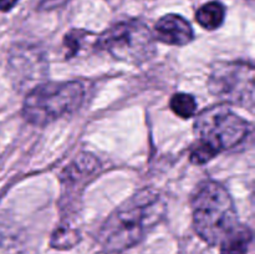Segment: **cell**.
<instances>
[{"label":"cell","instance_id":"cell-1","mask_svg":"<svg viewBox=\"0 0 255 254\" xmlns=\"http://www.w3.org/2000/svg\"><path fill=\"white\" fill-rule=\"evenodd\" d=\"M166 201L152 188L136 192L109 216L99 232V243L107 253H120L138 244L163 219Z\"/></svg>","mask_w":255,"mask_h":254},{"label":"cell","instance_id":"cell-2","mask_svg":"<svg viewBox=\"0 0 255 254\" xmlns=\"http://www.w3.org/2000/svg\"><path fill=\"white\" fill-rule=\"evenodd\" d=\"M251 131L248 121L234 114L229 107L219 106L203 110L194 122L198 141L191 152V162L204 164L221 152L238 146Z\"/></svg>","mask_w":255,"mask_h":254},{"label":"cell","instance_id":"cell-3","mask_svg":"<svg viewBox=\"0 0 255 254\" xmlns=\"http://www.w3.org/2000/svg\"><path fill=\"white\" fill-rule=\"evenodd\" d=\"M192 211L194 231L211 246H219L241 224L232 196L216 181L199 184L192 198Z\"/></svg>","mask_w":255,"mask_h":254},{"label":"cell","instance_id":"cell-4","mask_svg":"<svg viewBox=\"0 0 255 254\" xmlns=\"http://www.w3.org/2000/svg\"><path fill=\"white\" fill-rule=\"evenodd\" d=\"M85 99L80 81L47 82L32 89L22 105V115L29 124L46 126L60 117L76 111Z\"/></svg>","mask_w":255,"mask_h":254},{"label":"cell","instance_id":"cell-5","mask_svg":"<svg viewBox=\"0 0 255 254\" xmlns=\"http://www.w3.org/2000/svg\"><path fill=\"white\" fill-rule=\"evenodd\" d=\"M97 46L115 59L131 64H141L156 52L153 32L138 20L116 22L102 32Z\"/></svg>","mask_w":255,"mask_h":254},{"label":"cell","instance_id":"cell-6","mask_svg":"<svg viewBox=\"0 0 255 254\" xmlns=\"http://www.w3.org/2000/svg\"><path fill=\"white\" fill-rule=\"evenodd\" d=\"M213 96L252 110L254 106V67L247 61H223L214 65L208 81Z\"/></svg>","mask_w":255,"mask_h":254},{"label":"cell","instance_id":"cell-7","mask_svg":"<svg viewBox=\"0 0 255 254\" xmlns=\"http://www.w3.org/2000/svg\"><path fill=\"white\" fill-rule=\"evenodd\" d=\"M154 39L172 46H184L193 41L194 31L192 25L183 16L167 14L154 25Z\"/></svg>","mask_w":255,"mask_h":254},{"label":"cell","instance_id":"cell-8","mask_svg":"<svg viewBox=\"0 0 255 254\" xmlns=\"http://www.w3.org/2000/svg\"><path fill=\"white\" fill-rule=\"evenodd\" d=\"M253 241V233L247 226L239 224L219 244L221 254H247Z\"/></svg>","mask_w":255,"mask_h":254},{"label":"cell","instance_id":"cell-9","mask_svg":"<svg viewBox=\"0 0 255 254\" xmlns=\"http://www.w3.org/2000/svg\"><path fill=\"white\" fill-rule=\"evenodd\" d=\"M226 17V6L218 0L202 5L196 12V20L207 30H216L222 26Z\"/></svg>","mask_w":255,"mask_h":254},{"label":"cell","instance_id":"cell-10","mask_svg":"<svg viewBox=\"0 0 255 254\" xmlns=\"http://www.w3.org/2000/svg\"><path fill=\"white\" fill-rule=\"evenodd\" d=\"M171 110L181 119H191L197 110V101L192 95L178 92L172 96L169 102Z\"/></svg>","mask_w":255,"mask_h":254},{"label":"cell","instance_id":"cell-11","mask_svg":"<svg viewBox=\"0 0 255 254\" xmlns=\"http://www.w3.org/2000/svg\"><path fill=\"white\" fill-rule=\"evenodd\" d=\"M80 242V234L76 229L60 227L51 236V246L56 249H70Z\"/></svg>","mask_w":255,"mask_h":254},{"label":"cell","instance_id":"cell-12","mask_svg":"<svg viewBox=\"0 0 255 254\" xmlns=\"http://www.w3.org/2000/svg\"><path fill=\"white\" fill-rule=\"evenodd\" d=\"M90 32L85 31V30H79L74 29L70 32H67L64 37V45L65 47H67L69 52H67V57H72L80 51L81 49V42L84 41L85 37L89 35Z\"/></svg>","mask_w":255,"mask_h":254},{"label":"cell","instance_id":"cell-13","mask_svg":"<svg viewBox=\"0 0 255 254\" xmlns=\"http://www.w3.org/2000/svg\"><path fill=\"white\" fill-rule=\"evenodd\" d=\"M67 0H41L40 2V10H52L64 5Z\"/></svg>","mask_w":255,"mask_h":254},{"label":"cell","instance_id":"cell-14","mask_svg":"<svg viewBox=\"0 0 255 254\" xmlns=\"http://www.w3.org/2000/svg\"><path fill=\"white\" fill-rule=\"evenodd\" d=\"M17 2H19V0H0V11H10Z\"/></svg>","mask_w":255,"mask_h":254}]
</instances>
